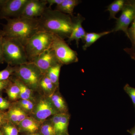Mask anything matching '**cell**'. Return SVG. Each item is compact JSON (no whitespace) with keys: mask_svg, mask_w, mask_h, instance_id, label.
<instances>
[{"mask_svg":"<svg viewBox=\"0 0 135 135\" xmlns=\"http://www.w3.org/2000/svg\"><path fill=\"white\" fill-rule=\"evenodd\" d=\"M3 135H18L19 130L16 125L7 120L0 128Z\"/></svg>","mask_w":135,"mask_h":135,"instance_id":"obj_24","label":"cell"},{"mask_svg":"<svg viewBox=\"0 0 135 135\" xmlns=\"http://www.w3.org/2000/svg\"><path fill=\"white\" fill-rule=\"evenodd\" d=\"M70 116L67 113H59L53 115L51 122L55 129L56 134L68 133Z\"/></svg>","mask_w":135,"mask_h":135,"instance_id":"obj_13","label":"cell"},{"mask_svg":"<svg viewBox=\"0 0 135 135\" xmlns=\"http://www.w3.org/2000/svg\"><path fill=\"white\" fill-rule=\"evenodd\" d=\"M30 62L38 68L44 75L46 74L49 69L53 66L61 64L56 56L52 47L33 59Z\"/></svg>","mask_w":135,"mask_h":135,"instance_id":"obj_9","label":"cell"},{"mask_svg":"<svg viewBox=\"0 0 135 135\" xmlns=\"http://www.w3.org/2000/svg\"><path fill=\"white\" fill-rule=\"evenodd\" d=\"M7 120L6 113H4L2 111L0 110V128Z\"/></svg>","mask_w":135,"mask_h":135,"instance_id":"obj_33","label":"cell"},{"mask_svg":"<svg viewBox=\"0 0 135 135\" xmlns=\"http://www.w3.org/2000/svg\"><path fill=\"white\" fill-rule=\"evenodd\" d=\"M0 135H3L1 131L0 130Z\"/></svg>","mask_w":135,"mask_h":135,"instance_id":"obj_37","label":"cell"},{"mask_svg":"<svg viewBox=\"0 0 135 135\" xmlns=\"http://www.w3.org/2000/svg\"><path fill=\"white\" fill-rule=\"evenodd\" d=\"M50 99L59 113H67L68 107L64 99L58 93H53L49 97Z\"/></svg>","mask_w":135,"mask_h":135,"instance_id":"obj_18","label":"cell"},{"mask_svg":"<svg viewBox=\"0 0 135 135\" xmlns=\"http://www.w3.org/2000/svg\"><path fill=\"white\" fill-rule=\"evenodd\" d=\"M6 113L7 119L16 126H18L20 122L27 116L26 113L21 109L17 104L10 107Z\"/></svg>","mask_w":135,"mask_h":135,"instance_id":"obj_14","label":"cell"},{"mask_svg":"<svg viewBox=\"0 0 135 135\" xmlns=\"http://www.w3.org/2000/svg\"><path fill=\"white\" fill-rule=\"evenodd\" d=\"M123 90L130 97L135 110V88L131 87L129 84H127L124 86Z\"/></svg>","mask_w":135,"mask_h":135,"instance_id":"obj_28","label":"cell"},{"mask_svg":"<svg viewBox=\"0 0 135 135\" xmlns=\"http://www.w3.org/2000/svg\"><path fill=\"white\" fill-rule=\"evenodd\" d=\"M46 1L47 4L49 5V7L51 8V7L53 5H60L64 0H46Z\"/></svg>","mask_w":135,"mask_h":135,"instance_id":"obj_32","label":"cell"},{"mask_svg":"<svg viewBox=\"0 0 135 135\" xmlns=\"http://www.w3.org/2000/svg\"><path fill=\"white\" fill-rule=\"evenodd\" d=\"M54 38V35L44 31L38 32L32 36L25 46L29 62L51 48Z\"/></svg>","mask_w":135,"mask_h":135,"instance_id":"obj_4","label":"cell"},{"mask_svg":"<svg viewBox=\"0 0 135 135\" xmlns=\"http://www.w3.org/2000/svg\"><path fill=\"white\" fill-rule=\"evenodd\" d=\"M28 0H0V18L5 20L20 17Z\"/></svg>","mask_w":135,"mask_h":135,"instance_id":"obj_7","label":"cell"},{"mask_svg":"<svg viewBox=\"0 0 135 135\" xmlns=\"http://www.w3.org/2000/svg\"><path fill=\"white\" fill-rule=\"evenodd\" d=\"M3 53L4 61L11 66L29 62L24 46L16 39L3 37Z\"/></svg>","mask_w":135,"mask_h":135,"instance_id":"obj_3","label":"cell"},{"mask_svg":"<svg viewBox=\"0 0 135 135\" xmlns=\"http://www.w3.org/2000/svg\"><path fill=\"white\" fill-rule=\"evenodd\" d=\"M6 89L9 98L11 100L16 101L20 98V89L18 86L12 80Z\"/></svg>","mask_w":135,"mask_h":135,"instance_id":"obj_23","label":"cell"},{"mask_svg":"<svg viewBox=\"0 0 135 135\" xmlns=\"http://www.w3.org/2000/svg\"><path fill=\"white\" fill-rule=\"evenodd\" d=\"M111 32V31H107L98 33L95 32L86 33L83 41L84 44L83 46V49L84 51L86 50L87 49L96 42L98 40L103 36L107 35Z\"/></svg>","mask_w":135,"mask_h":135,"instance_id":"obj_19","label":"cell"},{"mask_svg":"<svg viewBox=\"0 0 135 135\" xmlns=\"http://www.w3.org/2000/svg\"><path fill=\"white\" fill-rule=\"evenodd\" d=\"M55 135H69L68 133H56Z\"/></svg>","mask_w":135,"mask_h":135,"instance_id":"obj_35","label":"cell"},{"mask_svg":"<svg viewBox=\"0 0 135 135\" xmlns=\"http://www.w3.org/2000/svg\"><path fill=\"white\" fill-rule=\"evenodd\" d=\"M11 80L9 79L8 80L5 81H0V92H1L3 90L6 89L10 83Z\"/></svg>","mask_w":135,"mask_h":135,"instance_id":"obj_31","label":"cell"},{"mask_svg":"<svg viewBox=\"0 0 135 135\" xmlns=\"http://www.w3.org/2000/svg\"><path fill=\"white\" fill-rule=\"evenodd\" d=\"M38 121L33 117H27L18 125L19 130L25 133L32 134L36 133L40 128Z\"/></svg>","mask_w":135,"mask_h":135,"instance_id":"obj_15","label":"cell"},{"mask_svg":"<svg viewBox=\"0 0 135 135\" xmlns=\"http://www.w3.org/2000/svg\"><path fill=\"white\" fill-rule=\"evenodd\" d=\"M46 0H28L20 17L34 19L38 18L47 8Z\"/></svg>","mask_w":135,"mask_h":135,"instance_id":"obj_11","label":"cell"},{"mask_svg":"<svg viewBox=\"0 0 135 135\" xmlns=\"http://www.w3.org/2000/svg\"><path fill=\"white\" fill-rule=\"evenodd\" d=\"M0 96H1V92H0Z\"/></svg>","mask_w":135,"mask_h":135,"instance_id":"obj_38","label":"cell"},{"mask_svg":"<svg viewBox=\"0 0 135 135\" xmlns=\"http://www.w3.org/2000/svg\"><path fill=\"white\" fill-rule=\"evenodd\" d=\"M40 88L44 92L50 94L54 92L57 87L53 84L46 74H44L40 82Z\"/></svg>","mask_w":135,"mask_h":135,"instance_id":"obj_25","label":"cell"},{"mask_svg":"<svg viewBox=\"0 0 135 135\" xmlns=\"http://www.w3.org/2000/svg\"><path fill=\"white\" fill-rule=\"evenodd\" d=\"M15 66L8 65L5 69L0 71V81L7 80L9 79L11 75L15 72Z\"/></svg>","mask_w":135,"mask_h":135,"instance_id":"obj_26","label":"cell"},{"mask_svg":"<svg viewBox=\"0 0 135 135\" xmlns=\"http://www.w3.org/2000/svg\"><path fill=\"white\" fill-rule=\"evenodd\" d=\"M33 117L40 122L50 116L59 113L53 106L49 98H42L35 105L33 111Z\"/></svg>","mask_w":135,"mask_h":135,"instance_id":"obj_10","label":"cell"},{"mask_svg":"<svg viewBox=\"0 0 135 135\" xmlns=\"http://www.w3.org/2000/svg\"><path fill=\"white\" fill-rule=\"evenodd\" d=\"M135 17V10L129 0L126 1V3L122 10L120 16L116 19L114 28L111 31L112 32H123L128 36V30L131 24Z\"/></svg>","mask_w":135,"mask_h":135,"instance_id":"obj_8","label":"cell"},{"mask_svg":"<svg viewBox=\"0 0 135 135\" xmlns=\"http://www.w3.org/2000/svg\"><path fill=\"white\" fill-rule=\"evenodd\" d=\"M62 65L61 64H59L53 66L49 69L46 74L57 87L58 86L59 84V75Z\"/></svg>","mask_w":135,"mask_h":135,"instance_id":"obj_22","label":"cell"},{"mask_svg":"<svg viewBox=\"0 0 135 135\" xmlns=\"http://www.w3.org/2000/svg\"><path fill=\"white\" fill-rule=\"evenodd\" d=\"M10 106L9 101L0 96V110L2 111L9 109Z\"/></svg>","mask_w":135,"mask_h":135,"instance_id":"obj_29","label":"cell"},{"mask_svg":"<svg viewBox=\"0 0 135 135\" xmlns=\"http://www.w3.org/2000/svg\"><path fill=\"white\" fill-rule=\"evenodd\" d=\"M52 48L56 56L62 65H69L79 61L77 52L69 47L65 40L54 35Z\"/></svg>","mask_w":135,"mask_h":135,"instance_id":"obj_6","label":"cell"},{"mask_svg":"<svg viewBox=\"0 0 135 135\" xmlns=\"http://www.w3.org/2000/svg\"><path fill=\"white\" fill-rule=\"evenodd\" d=\"M11 80L18 86L20 89V98L22 99L31 100L33 102L34 101V98L33 95V91L27 86L26 85L16 77L12 79Z\"/></svg>","mask_w":135,"mask_h":135,"instance_id":"obj_20","label":"cell"},{"mask_svg":"<svg viewBox=\"0 0 135 135\" xmlns=\"http://www.w3.org/2000/svg\"><path fill=\"white\" fill-rule=\"evenodd\" d=\"M81 2L79 0H64L60 5H56L55 10L73 16L74 8Z\"/></svg>","mask_w":135,"mask_h":135,"instance_id":"obj_17","label":"cell"},{"mask_svg":"<svg viewBox=\"0 0 135 135\" xmlns=\"http://www.w3.org/2000/svg\"><path fill=\"white\" fill-rule=\"evenodd\" d=\"M126 3L125 0H115L108 5L107 10L110 13L109 19H117L116 15L122 10Z\"/></svg>","mask_w":135,"mask_h":135,"instance_id":"obj_21","label":"cell"},{"mask_svg":"<svg viewBox=\"0 0 135 135\" xmlns=\"http://www.w3.org/2000/svg\"><path fill=\"white\" fill-rule=\"evenodd\" d=\"M3 36L0 30V64H3L4 61L3 53Z\"/></svg>","mask_w":135,"mask_h":135,"instance_id":"obj_30","label":"cell"},{"mask_svg":"<svg viewBox=\"0 0 135 135\" xmlns=\"http://www.w3.org/2000/svg\"><path fill=\"white\" fill-rule=\"evenodd\" d=\"M127 132L131 135H135V124L133 127L127 130Z\"/></svg>","mask_w":135,"mask_h":135,"instance_id":"obj_34","label":"cell"},{"mask_svg":"<svg viewBox=\"0 0 135 135\" xmlns=\"http://www.w3.org/2000/svg\"><path fill=\"white\" fill-rule=\"evenodd\" d=\"M27 135H40V134H38V133H32V134H29Z\"/></svg>","mask_w":135,"mask_h":135,"instance_id":"obj_36","label":"cell"},{"mask_svg":"<svg viewBox=\"0 0 135 135\" xmlns=\"http://www.w3.org/2000/svg\"><path fill=\"white\" fill-rule=\"evenodd\" d=\"M13 75L32 91L40 88V82L44 74L33 63L26 64L15 66Z\"/></svg>","mask_w":135,"mask_h":135,"instance_id":"obj_5","label":"cell"},{"mask_svg":"<svg viewBox=\"0 0 135 135\" xmlns=\"http://www.w3.org/2000/svg\"><path fill=\"white\" fill-rule=\"evenodd\" d=\"M41 135H55L56 134L55 129L51 122L44 123L40 128Z\"/></svg>","mask_w":135,"mask_h":135,"instance_id":"obj_27","label":"cell"},{"mask_svg":"<svg viewBox=\"0 0 135 135\" xmlns=\"http://www.w3.org/2000/svg\"><path fill=\"white\" fill-rule=\"evenodd\" d=\"M135 10V0H129ZM128 38L130 40L131 46L123 49L124 51L130 56L131 58L135 60V17L131 26L128 30Z\"/></svg>","mask_w":135,"mask_h":135,"instance_id":"obj_16","label":"cell"},{"mask_svg":"<svg viewBox=\"0 0 135 135\" xmlns=\"http://www.w3.org/2000/svg\"><path fill=\"white\" fill-rule=\"evenodd\" d=\"M73 28L71 35L68 39L67 42L70 43L72 41H75L77 47H79L80 40L84 41V37L86 33L82 26V23L85 18L79 13L76 16H72Z\"/></svg>","mask_w":135,"mask_h":135,"instance_id":"obj_12","label":"cell"},{"mask_svg":"<svg viewBox=\"0 0 135 135\" xmlns=\"http://www.w3.org/2000/svg\"><path fill=\"white\" fill-rule=\"evenodd\" d=\"M41 31L49 33L65 40L72 31V16L47 7L43 15L38 18Z\"/></svg>","mask_w":135,"mask_h":135,"instance_id":"obj_1","label":"cell"},{"mask_svg":"<svg viewBox=\"0 0 135 135\" xmlns=\"http://www.w3.org/2000/svg\"><path fill=\"white\" fill-rule=\"evenodd\" d=\"M38 18L30 19L20 17L6 19L7 23L1 30L3 37L16 39L25 46L31 38L41 31Z\"/></svg>","mask_w":135,"mask_h":135,"instance_id":"obj_2","label":"cell"}]
</instances>
